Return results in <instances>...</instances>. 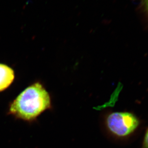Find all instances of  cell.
<instances>
[{
	"label": "cell",
	"instance_id": "7a4b0ae2",
	"mask_svg": "<svg viewBox=\"0 0 148 148\" xmlns=\"http://www.w3.org/2000/svg\"><path fill=\"white\" fill-rule=\"evenodd\" d=\"M104 125L112 135L118 138H125L135 132L140 126V121L132 112H114L106 116Z\"/></svg>",
	"mask_w": 148,
	"mask_h": 148
},
{
	"label": "cell",
	"instance_id": "6da1fadb",
	"mask_svg": "<svg viewBox=\"0 0 148 148\" xmlns=\"http://www.w3.org/2000/svg\"><path fill=\"white\" fill-rule=\"evenodd\" d=\"M51 106L49 93L41 83H35L16 98L10 106L9 112L16 118L32 121Z\"/></svg>",
	"mask_w": 148,
	"mask_h": 148
},
{
	"label": "cell",
	"instance_id": "5b68a950",
	"mask_svg": "<svg viewBox=\"0 0 148 148\" xmlns=\"http://www.w3.org/2000/svg\"><path fill=\"white\" fill-rule=\"evenodd\" d=\"M141 3L146 13L148 16V0H141Z\"/></svg>",
	"mask_w": 148,
	"mask_h": 148
},
{
	"label": "cell",
	"instance_id": "3957f363",
	"mask_svg": "<svg viewBox=\"0 0 148 148\" xmlns=\"http://www.w3.org/2000/svg\"><path fill=\"white\" fill-rule=\"evenodd\" d=\"M14 79V70L6 64H0V91L8 88Z\"/></svg>",
	"mask_w": 148,
	"mask_h": 148
},
{
	"label": "cell",
	"instance_id": "277c9868",
	"mask_svg": "<svg viewBox=\"0 0 148 148\" xmlns=\"http://www.w3.org/2000/svg\"><path fill=\"white\" fill-rule=\"evenodd\" d=\"M142 148H148V127L144 136Z\"/></svg>",
	"mask_w": 148,
	"mask_h": 148
}]
</instances>
